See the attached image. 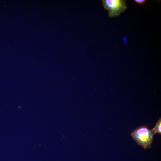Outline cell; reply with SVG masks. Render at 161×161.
Returning <instances> with one entry per match:
<instances>
[{"mask_svg":"<svg viewBox=\"0 0 161 161\" xmlns=\"http://www.w3.org/2000/svg\"><path fill=\"white\" fill-rule=\"evenodd\" d=\"M154 135L151 130L146 126L137 127L131 133V135L138 145L146 149L150 148Z\"/></svg>","mask_w":161,"mask_h":161,"instance_id":"1","label":"cell"},{"mask_svg":"<svg viewBox=\"0 0 161 161\" xmlns=\"http://www.w3.org/2000/svg\"><path fill=\"white\" fill-rule=\"evenodd\" d=\"M104 8L108 10L109 17L119 16L127 8L126 1L123 0H103Z\"/></svg>","mask_w":161,"mask_h":161,"instance_id":"2","label":"cell"},{"mask_svg":"<svg viewBox=\"0 0 161 161\" xmlns=\"http://www.w3.org/2000/svg\"><path fill=\"white\" fill-rule=\"evenodd\" d=\"M161 120L160 118L157 122L154 127L151 130L154 134L156 133L161 134Z\"/></svg>","mask_w":161,"mask_h":161,"instance_id":"3","label":"cell"},{"mask_svg":"<svg viewBox=\"0 0 161 161\" xmlns=\"http://www.w3.org/2000/svg\"><path fill=\"white\" fill-rule=\"evenodd\" d=\"M134 1L137 3L140 4H143L145 2V0H134Z\"/></svg>","mask_w":161,"mask_h":161,"instance_id":"4","label":"cell"}]
</instances>
